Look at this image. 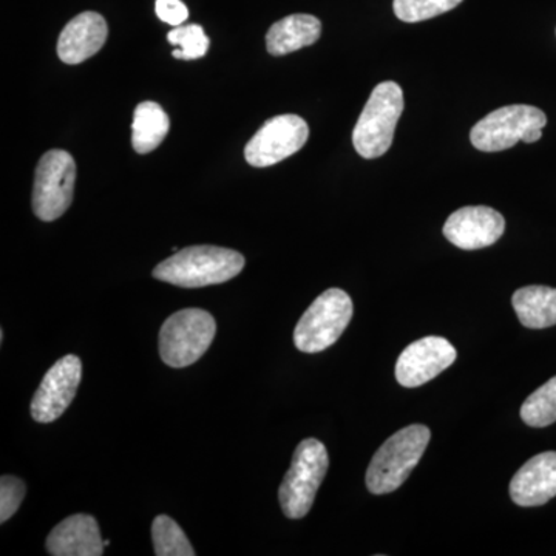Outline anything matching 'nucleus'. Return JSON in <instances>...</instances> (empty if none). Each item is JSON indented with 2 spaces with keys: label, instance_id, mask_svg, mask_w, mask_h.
<instances>
[{
  "label": "nucleus",
  "instance_id": "f257e3e1",
  "mask_svg": "<svg viewBox=\"0 0 556 556\" xmlns=\"http://www.w3.org/2000/svg\"><path fill=\"white\" fill-rule=\"evenodd\" d=\"M243 268L244 257L233 249L190 247L161 262L153 277L179 288H204L226 283Z\"/></svg>",
  "mask_w": 556,
  "mask_h": 556
},
{
  "label": "nucleus",
  "instance_id": "f03ea898",
  "mask_svg": "<svg viewBox=\"0 0 556 556\" xmlns=\"http://www.w3.org/2000/svg\"><path fill=\"white\" fill-rule=\"evenodd\" d=\"M431 431L420 424L402 428L383 442L367 470V489L372 495H387L407 481L430 442Z\"/></svg>",
  "mask_w": 556,
  "mask_h": 556
},
{
  "label": "nucleus",
  "instance_id": "7ed1b4c3",
  "mask_svg": "<svg viewBox=\"0 0 556 556\" xmlns=\"http://www.w3.org/2000/svg\"><path fill=\"white\" fill-rule=\"evenodd\" d=\"M404 112V91L393 80H386L372 90L358 116L353 131V144L362 159L386 155L393 144L397 121Z\"/></svg>",
  "mask_w": 556,
  "mask_h": 556
},
{
  "label": "nucleus",
  "instance_id": "20e7f679",
  "mask_svg": "<svg viewBox=\"0 0 556 556\" xmlns=\"http://www.w3.org/2000/svg\"><path fill=\"white\" fill-rule=\"evenodd\" d=\"M328 467L327 447L317 439H303L278 489V501L285 517L300 519L309 514L318 486L327 477Z\"/></svg>",
  "mask_w": 556,
  "mask_h": 556
},
{
  "label": "nucleus",
  "instance_id": "39448f33",
  "mask_svg": "<svg viewBox=\"0 0 556 556\" xmlns=\"http://www.w3.org/2000/svg\"><path fill=\"white\" fill-rule=\"evenodd\" d=\"M217 324L207 311L181 309L160 331V356L172 368H186L204 356L214 342Z\"/></svg>",
  "mask_w": 556,
  "mask_h": 556
},
{
  "label": "nucleus",
  "instance_id": "423d86ee",
  "mask_svg": "<svg viewBox=\"0 0 556 556\" xmlns=\"http://www.w3.org/2000/svg\"><path fill=\"white\" fill-rule=\"evenodd\" d=\"M353 300L339 288L327 289L318 295L300 318L294 343L306 354L320 353L334 345L353 318Z\"/></svg>",
  "mask_w": 556,
  "mask_h": 556
},
{
  "label": "nucleus",
  "instance_id": "0eeeda50",
  "mask_svg": "<svg viewBox=\"0 0 556 556\" xmlns=\"http://www.w3.org/2000/svg\"><path fill=\"white\" fill-rule=\"evenodd\" d=\"M76 163L65 150L53 149L40 156L33 186V211L42 222H54L72 206Z\"/></svg>",
  "mask_w": 556,
  "mask_h": 556
},
{
  "label": "nucleus",
  "instance_id": "6e6552de",
  "mask_svg": "<svg viewBox=\"0 0 556 556\" xmlns=\"http://www.w3.org/2000/svg\"><path fill=\"white\" fill-rule=\"evenodd\" d=\"M547 124L543 110L533 105L515 104L489 113L470 131V141L481 152H503L517 146L530 130Z\"/></svg>",
  "mask_w": 556,
  "mask_h": 556
},
{
  "label": "nucleus",
  "instance_id": "1a4fd4ad",
  "mask_svg": "<svg viewBox=\"0 0 556 556\" xmlns=\"http://www.w3.org/2000/svg\"><path fill=\"white\" fill-rule=\"evenodd\" d=\"M309 138V127L299 115H278L266 121L244 148L252 167H269L298 153Z\"/></svg>",
  "mask_w": 556,
  "mask_h": 556
},
{
  "label": "nucleus",
  "instance_id": "9d476101",
  "mask_svg": "<svg viewBox=\"0 0 556 556\" xmlns=\"http://www.w3.org/2000/svg\"><path fill=\"white\" fill-rule=\"evenodd\" d=\"M83 380V362L75 354L60 358L43 376L31 401L36 422L50 424L60 419L72 405Z\"/></svg>",
  "mask_w": 556,
  "mask_h": 556
},
{
  "label": "nucleus",
  "instance_id": "9b49d317",
  "mask_svg": "<svg viewBox=\"0 0 556 556\" xmlns=\"http://www.w3.org/2000/svg\"><path fill=\"white\" fill-rule=\"evenodd\" d=\"M456 357V348L447 339L428 336L416 340L397 358V382L405 388L422 387L452 367Z\"/></svg>",
  "mask_w": 556,
  "mask_h": 556
},
{
  "label": "nucleus",
  "instance_id": "f8f14e48",
  "mask_svg": "<svg viewBox=\"0 0 556 556\" xmlns=\"http://www.w3.org/2000/svg\"><path fill=\"white\" fill-rule=\"evenodd\" d=\"M506 219L495 208L467 206L453 212L444 225L450 243L464 251L489 248L503 237Z\"/></svg>",
  "mask_w": 556,
  "mask_h": 556
},
{
  "label": "nucleus",
  "instance_id": "ddd939ff",
  "mask_svg": "<svg viewBox=\"0 0 556 556\" xmlns=\"http://www.w3.org/2000/svg\"><path fill=\"white\" fill-rule=\"evenodd\" d=\"M108 22L100 13L84 11L65 25L58 40V56L68 65L90 60L108 40Z\"/></svg>",
  "mask_w": 556,
  "mask_h": 556
},
{
  "label": "nucleus",
  "instance_id": "4468645a",
  "mask_svg": "<svg viewBox=\"0 0 556 556\" xmlns=\"http://www.w3.org/2000/svg\"><path fill=\"white\" fill-rule=\"evenodd\" d=\"M555 496L556 452L533 456L511 479L510 497L517 506H544Z\"/></svg>",
  "mask_w": 556,
  "mask_h": 556
},
{
  "label": "nucleus",
  "instance_id": "2eb2a0df",
  "mask_svg": "<svg viewBox=\"0 0 556 556\" xmlns=\"http://www.w3.org/2000/svg\"><path fill=\"white\" fill-rule=\"evenodd\" d=\"M104 547L97 519L86 514L64 519L47 538V551L53 556H101Z\"/></svg>",
  "mask_w": 556,
  "mask_h": 556
},
{
  "label": "nucleus",
  "instance_id": "dca6fc26",
  "mask_svg": "<svg viewBox=\"0 0 556 556\" xmlns=\"http://www.w3.org/2000/svg\"><path fill=\"white\" fill-rule=\"evenodd\" d=\"M321 22L311 14H291L276 22L266 35V49L273 56H285L316 43Z\"/></svg>",
  "mask_w": 556,
  "mask_h": 556
},
{
  "label": "nucleus",
  "instance_id": "f3484780",
  "mask_svg": "<svg viewBox=\"0 0 556 556\" xmlns=\"http://www.w3.org/2000/svg\"><path fill=\"white\" fill-rule=\"evenodd\" d=\"M515 313L530 329L551 328L556 325V289L526 287L515 291L511 298Z\"/></svg>",
  "mask_w": 556,
  "mask_h": 556
},
{
  "label": "nucleus",
  "instance_id": "a211bd4d",
  "mask_svg": "<svg viewBox=\"0 0 556 556\" xmlns=\"http://www.w3.org/2000/svg\"><path fill=\"white\" fill-rule=\"evenodd\" d=\"M170 130V119L160 104L144 101L135 109L131 146L139 155L153 152Z\"/></svg>",
  "mask_w": 556,
  "mask_h": 556
},
{
  "label": "nucleus",
  "instance_id": "6ab92c4d",
  "mask_svg": "<svg viewBox=\"0 0 556 556\" xmlns=\"http://www.w3.org/2000/svg\"><path fill=\"white\" fill-rule=\"evenodd\" d=\"M152 541L156 556H195L189 538L167 515L153 519Z\"/></svg>",
  "mask_w": 556,
  "mask_h": 556
},
{
  "label": "nucleus",
  "instance_id": "aec40b11",
  "mask_svg": "<svg viewBox=\"0 0 556 556\" xmlns=\"http://www.w3.org/2000/svg\"><path fill=\"white\" fill-rule=\"evenodd\" d=\"M521 419L533 428H544L556 422V376L526 399L521 407Z\"/></svg>",
  "mask_w": 556,
  "mask_h": 556
},
{
  "label": "nucleus",
  "instance_id": "412c9836",
  "mask_svg": "<svg viewBox=\"0 0 556 556\" xmlns=\"http://www.w3.org/2000/svg\"><path fill=\"white\" fill-rule=\"evenodd\" d=\"M170 46L178 47L172 51L174 58L182 61L200 60L207 53L208 40L203 27L199 24L178 25L167 35Z\"/></svg>",
  "mask_w": 556,
  "mask_h": 556
},
{
  "label": "nucleus",
  "instance_id": "4be33fe9",
  "mask_svg": "<svg viewBox=\"0 0 556 556\" xmlns=\"http://www.w3.org/2000/svg\"><path fill=\"white\" fill-rule=\"evenodd\" d=\"M460 2L463 0H394L393 10L397 20L415 24L448 13Z\"/></svg>",
  "mask_w": 556,
  "mask_h": 556
},
{
  "label": "nucleus",
  "instance_id": "5701e85b",
  "mask_svg": "<svg viewBox=\"0 0 556 556\" xmlns=\"http://www.w3.org/2000/svg\"><path fill=\"white\" fill-rule=\"evenodd\" d=\"M27 486L16 477L5 475L0 479V522H7L17 510L24 501Z\"/></svg>",
  "mask_w": 556,
  "mask_h": 556
},
{
  "label": "nucleus",
  "instance_id": "b1692460",
  "mask_svg": "<svg viewBox=\"0 0 556 556\" xmlns=\"http://www.w3.org/2000/svg\"><path fill=\"white\" fill-rule=\"evenodd\" d=\"M156 16L172 27L185 24L189 17V10L181 0H156Z\"/></svg>",
  "mask_w": 556,
  "mask_h": 556
},
{
  "label": "nucleus",
  "instance_id": "393cba45",
  "mask_svg": "<svg viewBox=\"0 0 556 556\" xmlns=\"http://www.w3.org/2000/svg\"><path fill=\"white\" fill-rule=\"evenodd\" d=\"M541 137H543V130H530L527 131L525 137H522V142H526V144H532V142L540 141Z\"/></svg>",
  "mask_w": 556,
  "mask_h": 556
},
{
  "label": "nucleus",
  "instance_id": "a878e982",
  "mask_svg": "<svg viewBox=\"0 0 556 556\" xmlns=\"http://www.w3.org/2000/svg\"><path fill=\"white\" fill-rule=\"evenodd\" d=\"M110 544V541L109 540H104V546L108 547Z\"/></svg>",
  "mask_w": 556,
  "mask_h": 556
}]
</instances>
